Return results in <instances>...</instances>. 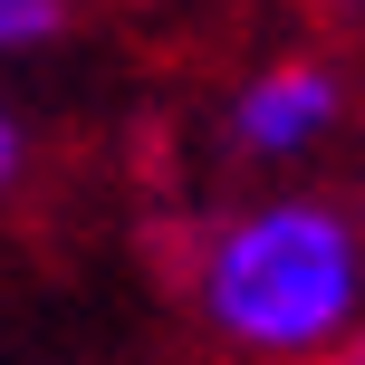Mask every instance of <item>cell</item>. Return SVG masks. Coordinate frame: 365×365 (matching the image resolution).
Returning a JSON list of instances; mask_svg holds the SVG:
<instances>
[{"label": "cell", "instance_id": "2", "mask_svg": "<svg viewBox=\"0 0 365 365\" xmlns=\"http://www.w3.org/2000/svg\"><path fill=\"white\" fill-rule=\"evenodd\" d=\"M346 125V77L327 58H269L259 77H240L231 96V145L250 164H289V154H317Z\"/></svg>", "mask_w": 365, "mask_h": 365}, {"label": "cell", "instance_id": "3", "mask_svg": "<svg viewBox=\"0 0 365 365\" xmlns=\"http://www.w3.org/2000/svg\"><path fill=\"white\" fill-rule=\"evenodd\" d=\"M58 29H68V0H0V58L38 48V38H58Z\"/></svg>", "mask_w": 365, "mask_h": 365}, {"label": "cell", "instance_id": "4", "mask_svg": "<svg viewBox=\"0 0 365 365\" xmlns=\"http://www.w3.org/2000/svg\"><path fill=\"white\" fill-rule=\"evenodd\" d=\"M327 365H365V317H356V327H346V336L327 346Z\"/></svg>", "mask_w": 365, "mask_h": 365}, {"label": "cell", "instance_id": "1", "mask_svg": "<svg viewBox=\"0 0 365 365\" xmlns=\"http://www.w3.org/2000/svg\"><path fill=\"white\" fill-rule=\"evenodd\" d=\"M192 308L231 356L308 365L365 317V221L317 192L231 212L192 259Z\"/></svg>", "mask_w": 365, "mask_h": 365}, {"label": "cell", "instance_id": "5", "mask_svg": "<svg viewBox=\"0 0 365 365\" xmlns=\"http://www.w3.org/2000/svg\"><path fill=\"white\" fill-rule=\"evenodd\" d=\"M19 173V125H10V106H0V182Z\"/></svg>", "mask_w": 365, "mask_h": 365}]
</instances>
